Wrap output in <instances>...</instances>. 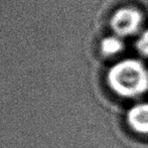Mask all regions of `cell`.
I'll list each match as a JSON object with an SVG mask.
<instances>
[{
    "label": "cell",
    "mask_w": 148,
    "mask_h": 148,
    "mask_svg": "<svg viewBox=\"0 0 148 148\" xmlns=\"http://www.w3.org/2000/svg\"><path fill=\"white\" fill-rule=\"evenodd\" d=\"M106 83L119 97L136 99L148 92V66L136 58L118 60L108 69Z\"/></svg>",
    "instance_id": "cell-1"
},
{
    "label": "cell",
    "mask_w": 148,
    "mask_h": 148,
    "mask_svg": "<svg viewBox=\"0 0 148 148\" xmlns=\"http://www.w3.org/2000/svg\"><path fill=\"white\" fill-rule=\"evenodd\" d=\"M109 25L114 34L124 39L135 38L145 28L144 14L135 6H121L112 13Z\"/></svg>",
    "instance_id": "cell-2"
},
{
    "label": "cell",
    "mask_w": 148,
    "mask_h": 148,
    "mask_svg": "<svg viewBox=\"0 0 148 148\" xmlns=\"http://www.w3.org/2000/svg\"><path fill=\"white\" fill-rule=\"evenodd\" d=\"M127 124L134 132L148 135V102L135 104L129 109Z\"/></svg>",
    "instance_id": "cell-3"
},
{
    "label": "cell",
    "mask_w": 148,
    "mask_h": 148,
    "mask_svg": "<svg viewBox=\"0 0 148 148\" xmlns=\"http://www.w3.org/2000/svg\"><path fill=\"white\" fill-rule=\"evenodd\" d=\"M125 40L126 39L118 36L114 33L107 35V36L103 37L100 41V53L105 58L119 57L120 55H122L123 51L126 49Z\"/></svg>",
    "instance_id": "cell-4"
},
{
    "label": "cell",
    "mask_w": 148,
    "mask_h": 148,
    "mask_svg": "<svg viewBox=\"0 0 148 148\" xmlns=\"http://www.w3.org/2000/svg\"><path fill=\"white\" fill-rule=\"evenodd\" d=\"M134 39L136 53L141 59L148 60V27H145Z\"/></svg>",
    "instance_id": "cell-5"
}]
</instances>
